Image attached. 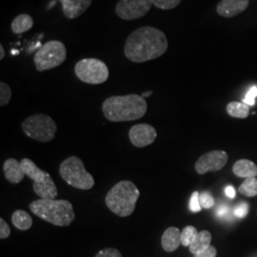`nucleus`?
<instances>
[{
  "instance_id": "1",
  "label": "nucleus",
  "mask_w": 257,
  "mask_h": 257,
  "mask_svg": "<svg viewBox=\"0 0 257 257\" xmlns=\"http://www.w3.org/2000/svg\"><path fill=\"white\" fill-rule=\"evenodd\" d=\"M167 50L165 34L156 28L146 26L139 28L128 36L124 54L132 62L143 63L160 57Z\"/></svg>"
},
{
  "instance_id": "2",
  "label": "nucleus",
  "mask_w": 257,
  "mask_h": 257,
  "mask_svg": "<svg viewBox=\"0 0 257 257\" xmlns=\"http://www.w3.org/2000/svg\"><path fill=\"white\" fill-rule=\"evenodd\" d=\"M147 109L145 98L135 93L110 96L102 105L103 114L110 122L139 119L146 114Z\"/></svg>"
},
{
  "instance_id": "3",
  "label": "nucleus",
  "mask_w": 257,
  "mask_h": 257,
  "mask_svg": "<svg viewBox=\"0 0 257 257\" xmlns=\"http://www.w3.org/2000/svg\"><path fill=\"white\" fill-rule=\"evenodd\" d=\"M29 207L39 218L58 227H67L75 218L74 207L68 200L38 199L31 203Z\"/></svg>"
},
{
  "instance_id": "4",
  "label": "nucleus",
  "mask_w": 257,
  "mask_h": 257,
  "mask_svg": "<svg viewBox=\"0 0 257 257\" xmlns=\"http://www.w3.org/2000/svg\"><path fill=\"white\" fill-rule=\"evenodd\" d=\"M140 192L132 181L124 180L115 184L105 197V203L110 211L120 217H127L136 210Z\"/></svg>"
},
{
  "instance_id": "5",
  "label": "nucleus",
  "mask_w": 257,
  "mask_h": 257,
  "mask_svg": "<svg viewBox=\"0 0 257 257\" xmlns=\"http://www.w3.org/2000/svg\"><path fill=\"white\" fill-rule=\"evenodd\" d=\"M59 174L66 183L83 191L94 186L92 175L85 169L82 160L77 156H70L59 166Z\"/></svg>"
},
{
  "instance_id": "6",
  "label": "nucleus",
  "mask_w": 257,
  "mask_h": 257,
  "mask_svg": "<svg viewBox=\"0 0 257 257\" xmlns=\"http://www.w3.org/2000/svg\"><path fill=\"white\" fill-rule=\"evenodd\" d=\"M21 127L28 138L39 142L52 141L57 131L55 120L43 113H37L29 116L22 122Z\"/></svg>"
},
{
  "instance_id": "7",
  "label": "nucleus",
  "mask_w": 257,
  "mask_h": 257,
  "mask_svg": "<svg viewBox=\"0 0 257 257\" xmlns=\"http://www.w3.org/2000/svg\"><path fill=\"white\" fill-rule=\"evenodd\" d=\"M67 50L58 40H51L40 47L34 57L38 72L49 71L60 66L66 60Z\"/></svg>"
},
{
  "instance_id": "8",
  "label": "nucleus",
  "mask_w": 257,
  "mask_h": 257,
  "mask_svg": "<svg viewBox=\"0 0 257 257\" xmlns=\"http://www.w3.org/2000/svg\"><path fill=\"white\" fill-rule=\"evenodd\" d=\"M74 73L79 80L91 85H99L109 78V69L100 59L85 58L74 67Z\"/></svg>"
},
{
  "instance_id": "9",
  "label": "nucleus",
  "mask_w": 257,
  "mask_h": 257,
  "mask_svg": "<svg viewBox=\"0 0 257 257\" xmlns=\"http://www.w3.org/2000/svg\"><path fill=\"white\" fill-rule=\"evenodd\" d=\"M152 6L151 0H120L115 13L123 20H136L145 17Z\"/></svg>"
},
{
  "instance_id": "10",
  "label": "nucleus",
  "mask_w": 257,
  "mask_h": 257,
  "mask_svg": "<svg viewBox=\"0 0 257 257\" xmlns=\"http://www.w3.org/2000/svg\"><path fill=\"white\" fill-rule=\"evenodd\" d=\"M228 154L223 151H211L198 158L195 163V171L199 175L208 172H217L228 162Z\"/></svg>"
},
{
  "instance_id": "11",
  "label": "nucleus",
  "mask_w": 257,
  "mask_h": 257,
  "mask_svg": "<svg viewBox=\"0 0 257 257\" xmlns=\"http://www.w3.org/2000/svg\"><path fill=\"white\" fill-rule=\"evenodd\" d=\"M157 138L156 128L146 123L133 126L128 132L131 143L137 148H145L153 144Z\"/></svg>"
},
{
  "instance_id": "12",
  "label": "nucleus",
  "mask_w": 257,
  "mask_h": 257,
  "mask_svg": "<svg viewBox=\"0 0 257 257\" xmlns=\"http://www.w3.org/2000/svg\"><path fill=\"white\" fill-rule=\"evenodd\" d=\"M248 3L249 0H221L216 11L221 17L230 19L243 13L248 8Z\"/></svg>"
},
{
  "instance_id": "13",
  "label": "nucleus",
  "mask_w": 257,
  "mask_h": 257,
  "mask_svg": "<svg viewBox=\"0 0 257 257\" xmlns=\"http://www.w3.org/2000/svg\"><path fill=\"white\" fill-rule=\"evenodd\" d=\"M65 18L74 19L80 17L91 6L92 0H59Z\"/></svg>"
},
{
  "instance_id": "14",
  "label": "nucleus",
  "mask_w": 257,
  "mask_h": 257,
  "mask_svg": "<svg viewBox=\"0 0 257 257\" xmlns=\"http://www.w3.org/2000/svg\"><path fill=\"white\" fill-rule=\"evenodd\" d=\"M3 171L5 178L12 184H19L26 176L21 163L15 158H9L4 162Z\"/></svg>"
},
{
  "instance_id": "15",
  "label": "nucleus",
  "mask_w": 257,
  "mask_h": 257,
  "mask_svg": "<svg viewBox=\"0 0 257 257\" xmlns=\"http://www.w3.org/2000/svg\"><path fill=\"white\" fill-rule=\"evenodd\" d=\"M34 192L41 199H55L58 195L57 188L50 174L42 183L33 185Z\"/></svg>"
},
{
  "instance_id": "16",
  "label": "nucleus",
  "mask_w": 257,
  "mask_h": 257,
  "mask_svg": "<svg viewBox=\"0 0 257 257\" xmlns=\"http://www.w3.org/2000/svg\"><path fill=\"white\" fill-rule=\"evenodd\" d=\"M162 248L168 252L175 251L181 244V232L175 227H170L164 231L161 238Z\"/></svg>"
},
{
  "instance_id": "17",
  "label": "nucleus",
  "mask_w": 257,
  "mask_h": 257,
  "mask_svg": "<svg viewBox=\"0 0 257 257\" xmlns=\"http://www.w3.org/2000/svg\"><path fill=\"white\" fill-rule=\"evenodd\" d=\"M20 163L26 176H28L30 179H32L35 184L42 183L49 175L45 171L39 169L35 164V162L29 158H23L20 161Z\"/></svg>"
},
{
  "instance_id": "18",
  "label": "nucleus",
  "mask_w": 257,
  "mask_h": 257,
  "mask_svg": "<svg viewBox=\"0 0 257 257\" xmlns=\"http://www.w3.org/2000/svg\"><path fill=\"white\" fill-rule=\"evenodd\" d=\"M232 171L233 174L239 177H255L257 175V166L250 160L241 159L235 162Z\"/></svg>"
},
{
  "instance_id": "19",
  "label": "nucleus",
  "mask_w": 257,
  "mask_h": 257,
  "mask_svg": "<svg viewBox=\"0 0 257 257\" xmlns=\"http://www.w3.org/2000/svg\"><path fill=\"white\" fill-rule=\"evenodd\" d=\"M211 234L210 231H208V230L199 231L196 238L193 240V243L189 247L190 251L194 255L198 254L209 248L211 246Z\"/></svg>"
},
{
  "instance_id": "20",
  "label": "nucleus",
  "mask_w": 257,
  "mask_h": 257,
  "mask_svg": "<svg viewBox=\"0 0 257 257\" xmlns=\"http://www.w3.org/2000/svg\"><path fill=\"white\" fill-rule=\"evenodd\" d=\"M34 26V19L27 14H21L12 22V31L16 35L26 33Z\"/></svg>"
},
{
  "instance_id": "21",
  "label": "nucleus",
  "mask_w": 257,
  "mask_h": 257,
  "mask_svg": "<svg viewBox=\"0 0 257 257\" xmlns=\"http://www.w3.org/2000/svg\"><path fill=\"white\" fill-rule=\"evenodd\" d=\"M12 222L14 226L20 230H30L33 226V218L27 211L19 210L12 215Z\"/></svg>"
},
{
  "instance_id": "22",
  "label": "nucleus",
  "mask_w": 257,
  "mask_h": 257,
  "mask_svg": "<svg viewBox=\"0 0 257 257\" xmlns=\"http://www.w3.org/2000/svg\"><path fill=\"white\" fill-rule=\"evenodd\" d=\"M227 111L231 117L247 118L249 113V108L245 103L230 102L227 105Z\"/></svg>"
},
{
  "instance_id": "23",
  "label": "nucleus",
  "mask_w": 257,
  "mask_h": 257,
  "mask_svg": "<svg viewBox=\"0 0 257 257\" xmlns=\"http://www.w3.org/2000/svg\"><path fill=\"white\" fill-rule=\"evenodd\" d=\"M239 193L248 197H252L257 195V178L249 177L247 178L243 184L239 187Z\"/></svg>"
},
{
  "instance_id": "24",
  "label": "nucleus",
  "mask_w": 257,
  "mask_h": 257,
  "mask_svg": "<svg viewBox=\"0 0 257 257\" xmlns=\"http://www.w3.org/2000/svg\"><path fill=\"white\" fill-rule=\"evenodd\" d=\"M197 234L198 231L193 226H187L181 231V245H183L184 247H190L193 240L196 238Z\"/></svg>"
},
{
  "instance_id": "25",
  "label": "nucleus",
  "mask_w": 257,
  "mask_h": 257,
  "mask_svg": "<svg viewBox=\"0 0 257 257\" xmlns=\"http://www.w3.org/2000/svg\"><path fill=\"white\" fill-rule=\"evenodd\" d=\"M182 0H151L152 4L161 10H172L177 7Z\"/></svg>"
},
{
  "instance_id": "26",
  "label": "nucleus",
  "mask_w": 257,
  "mask_h": 257,
  "mask_svg": "<svg viewBox=\"0 0 257 257\" xmlns=\"http://www.w3.org/2000/svg\"><path fill=\"white\" fill-rule=\"evenodd\" d=\"M12 98V90L6 83H0V106H6Z\"/></svg>"
},
{
  "instance_id": "27",
  "label": "nucleus",
  "mask_w": 257,
  "mask_h": 257,
  "mask_svg": "<svg viewBox=\"0 0 257 257\" xmlns=\"http://www.w3.org/2000/svg\"><path fill=\"white\" fill-rule=\"evenodd\" d=\"M199 200H200V205L204 209H210L211 207L214 206V198L212 197L211 193L208 192H204L200 193L199 195Z\"/></svg>"
},
{
  "instance_id": "28",
  "label": "nucleus",
  "mask_w": 257,
  "mask_h": 257,
  "mask_svg": "<svg viewBox=\"0 0 257 257\" xmlns=\"http://www.w3.org/2000/svg\"><path fill=\"white\" fill-rule=\"evenodd\" d=\"M199 195H200V193L198 192H194L191 196L190 203H189V208L193 212H198V211H201V209H202V207L200 205Z\"/></svg>"
},
{
  "instance_id": "29",
  "label": "nucleus",
  "mask_w": 257,
  "mask_h": 257,
  "mask_svg": "<svg viewBox=\"0 0 257 257\" xmlns=\"http://www.w3.org/2000/svg\"><path fill=\"white\" fill-rule=\"evenodd\" d=\"M94 257H122V254L116 248H107L101 249Z\"/></svg>"
},
{
  "instance_id": "30",
  "label": "nucleus",
  "mask_w": 257,
  "mask_h": 257,
  "mask_svg": "<svg viewBox=\"0 0 257 257\" xmlns=\"http://www.w3.org/2000/svg\"><path fill=\"white\" fill-rule=\"evenodd\" d=\"M257 96V87L253 86L250 88V90L248 91L247 95L245 96V98L243 99V103L247 104L248 106H253L255 103V97Z\"/></svg>"
},
{
  "instance_id": "31",
  "label": "nucleus",
  "mask_w": 257,
  "mask_h": 257,
  "mask_svg": "<svg viewBox=\"0 0 257 257\" xmlns=\"http://www.w3.org/2000/svg\"><path fill=\"white\" fill-rule=\"evenodd\" d=\"M11 234V229L7 222L3 218H0V238H8Z\"/></svg>"
},
{
  "instance_id": "32",
  "label": "nucleus",
  "mask_w": 257,
  "mask_h": 257,
  "mask_svg": "<svg viewBox=\"0 0 257 257\" xmlns=\"http://www.w3.org/2000/svg\"><path fill=\"white\" fill-rule=\"evenodd\" d=\"M248 211V204H246V203H242V204H240V205H238V206L234 209L233 212H234V215H235L236 217H238V218H243V217H245V216L247 215Z\"/></svg>"
},
{
  "instance_id": "33",
  "label": "nucleus",
  "mask_w": 257,
  "mask_h": 257,
  "mask_svg": "<svg viewBox=\"0 0 257 257\" xmlns=\"http://www.w3.org/2000/svg\"><path fill=\"white\" fill-rule=\"evenodd\" d=\"M216 248L212 246H210L207 249H205L202 252L198 253V254H195L194 257H216Z\"/></svg>"
},
{
  "instance_id": "34",
  "label": "nucleus",
  "mask_w": 257,
  "mask_h": 257,
  "mask_svg": "<svg viewBox=\"0 0 257 257\" xmlns=\"http://www.w3.org/2000/svg\"><path fill=\"white\" fill-rule=\"evenodd\" d=\"M216 213H217V216H219V217L226 216V215L229 213V208H228V206L222 205V206H220V207L217 209Z\"/></svg>"
},
{
  "instance_id": "35",
  "label": "nucleus",
  "mask_w": 257,
  "mask_h": 257,
  "mask_svg": "<svg viewBox=\"0 0 257 257\" xmlns=\"http://www.w3.org/2000/svg\"><path fill=\"white\" fill-rule=\"evenodd\" d=\"M225 193H226V195H227L228 197L233 198V197L235 196V190H234L233 187L228 186V187L225 189Z\"/></svg>"
},
{
  "instance_id": "36",
  "label": "nucleus",
  "mask_w": 257,
  "mask_h": 257,
  "mask_svg": "<svg viewBox=\"0 0 257 257\" xmlns=\"http://www.w3.org/2000/svg\"><path fill=\"white\" fill-rule=\"evenodd\" d=\"M5 56V51H4V48L2 45H0V60H2Z\"/></svg>"
},
{
  "instance_id": "37",
  "label": "nucleus",
  "mask_w": 257,
  "mask_h": 257,
  "mask_svg": "<svg viewBox=\"0 0 257 257\" xmlns=\"http://www.w3.org/2000/svg\"><path fill=\"white\" fill-rule=\"evenodd\" d=\"M152 93H153L152 91H150V92H143L141 96H142L143 98H147V97H149V96H151V95H152Z\"/></svg>"
}]
</instances>
